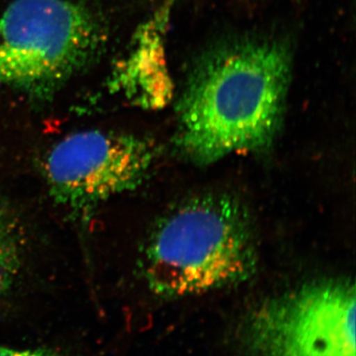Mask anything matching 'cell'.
I'll return each instance as SVG.
<instances>
[{
	"instance_id": "cell-1",
	"label": "cell",
	"mask_w": 356,
	"mask_h": 356,
	"mask_svg": "<svg viewBox=\"0 0 356 356\" xmlns=\"http://www.w3.org/2000/svg\"><path fill=\"white\" fill-rule=\"evenodd\" d=\"M291 67L289 49L271 40L208 53L178 102V152L192 163L210 165L229 154L266 149L282 123Z\"/></svg>"
},
{
	"instance_id": "cell-5",
	"label": "cell",
	"mask_w": 356,
	"mask_h": 356,
	"mask_svg": "<svg viewBox=\"0 0 356 356\" xmlns=\"http://www.w3.org/2000/svg\"><path fill=\"white\" fill-rule=\"evenodd\" d=\"M149 140L111 131H83L51 149L44 172L51 197L74 214H86L137 188L156 158Z\"/></svg>"
},
{
	"instance_id": "cell-3",
	"label": "cell",
	"mask_w": 356,
	"mask_h": 356,
	"mask_svg": "<svg viewBox=\"0 0 356 356\" xmlns=\"http://www.w3.org/2000/svg\"><path fill=\"white\" fill-rule=\"evenodd\" d=\"M106 32L70 0H15L0 13V88L47 99L100 56Z\"/></svg>"
},
{
	"instance_id": "cell-2",
	"label": "cell",
	"mask_w": 356,
	"mask_h": 356,
	"mask_svg": "<svg viewBox=\"0 0 356 356\" xmlns=\"http://www.w3.org/2000/svg\"><path fill=\"white\" fill-rule=\"evenodd\" d=\"M257 266L247 208L233 196L209 194L185 201L161 220L143 268L152 291L175 298L240 284Z\"/></svg>"
},
{
	"instance_id": "cell-4",
	"label": "cell",
	"mask_w": 356,
	"mask_h": 356,
	"mask_svg": "<svg viewBox=\"0 0 356 356\" xmlns=\"http://www.w3.org/2000/svg\"><path fill=\"white\" fill-rule=\"evenodd\" d=\"M355 295L332 278L280 295L248 318L243 346L252 356H355Z\"/></svg>"
},
{
	"instance_id": "cell-7",
	"label": "cell",
	"mask_w": 356,
	"mask_h": 356,
	"mask_svg": "<svg viewBox=\"0 0 356 356\" xmlns=\"http://www.w3.org/2000/svg\"><path fill=\"white\" fill-rule=\"evenodd\" d=\"M0 356H60L54 351L48 350H17V348H11L8 346H1L0 344Z\"/></svg>"
},
{
	"instance_id": "cell-6",
	"label": "cell",
	"mask_w": 356,
	"mask_h": 356,
	"mask_svg": "<svg viewBox=\"0 0 356 356\" xmlns=\"http://www.w3.org/2000/svg\"><path fill=\"white\" fill-rule=\"evenodd\" d=\"M20 247L10 217L0 205V297L14 283L20 267Z\"/></svg>"
}]
</instances>
